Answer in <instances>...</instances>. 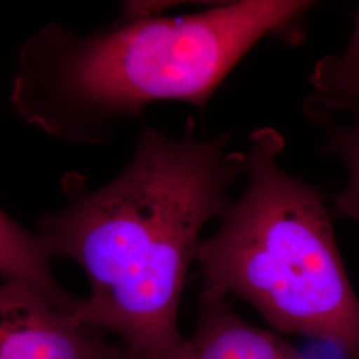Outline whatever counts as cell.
<instances>
[{
  "instance_id": "2",
  "label": "cell",
  "mask_w": 359,
  "mask_h": 359,
  "mask_svg": "<svg viewBox=\"0 0 359 359\" xmlns=\"http://www.w3.org/2000/svg\"><path fill=\"white\" fill-rule=\"evenodd\" d=\"M305 0L216 3L201 13L118 20L77 35L59 25L23 44L11 103L28 124L67 142H105L116 126L157 102L200 112L258 41L305 38Z\"/></svg>"
},
{
  "instance_id": "6",
  "label": "cell",
  "mask_w": 359,
  "mask_h": 359,
  "mask_svg": "<svg viewBox=\"0 0 359 359\" xmlns=\"http://www.w3.org/2000/svg\"><path fill=\"white\" fill-rule=\"evenodd\" d=\"M302 112L323 133L322 151L346 165V187L332 198V215L359 222V97L341 100L313 93L304 102Z\"/></svg>"
},
{
  "instance_id": "3",
  "label": "cell",
  "mask_w": 359,
  "mask_h": 359,
  "mask_svg": "<svg viewBox=\"0 0 359 359\" xmlns=\"http://www.w3.org/2000/svg\"><path fill=\"white\" fill-rule=\"evenodd\" d=\"M277 129L252 132L246 185L203 240L196 262L201 294L248 302L276 330L339 348L359 359V299L321 194L283 169Z\"/></svg>"
},
{
  "instance_id": "5",
  "label": "cell",
  "mask_w": 359,
  "mask_h": 359,
  "mask_svg": "<svg viewBox=\"0 0 359 359\" xmlns=\"http://www.w3.org/2000/svg\"><path fill=\"white\" fill-rule=\"evenodd\" d=\"M289 347L277 334L241 318L226 298L200 294L196 327L172 359H289Z\"/></svg>"
},
{
  "instance_id": "1",
  "label": "cell",
  "mask_w": 359,
  "mask_h": 359,
  "mask_svg": "<svg viewBox=\"0 0 359 359\" xmlns=\"http://www.w3.org/2000/svg\"><path fill=\"white\" fill-rule=\"evenodd\" d=\"M231 139L198 137L193 124L180 137L147 128L116 179L40 219L52 257L87 274L90 295L75 317L115 334L129 359H172L184 338L180 302L201 231L231 208V184L245 173Z\"/></svg>"
},
{
  "instance_id": "8",
  "label": "cell",
  "mask_w": 359,
  "mask_h": 359,
  "mask_svg": "<svg viewBox=\"0 0 359 359\" xmlns=\"http://www.w3.org/2000/svg\"><path fill=\"white\" fill-rule=\"evenodd\" d=\"M316 93L341 100L359 97V7L354 31L346 50L341 55L320 59L310 75Z\"/></svg>"
},
{
  "instance_id": "4",
  "label": "cell",
  "mask_w": 359,
  "mask_h": 359,
  "mask_svg": "<svg viewBox=\"0 0 359 359\" xmlns=\"http://www.w3.org/2000/svg\"><path fill=\"white\" fill-rule=\"evenodd\" d=\"M0 359H129L36 287L0 283Z\"/></svg>"
},
{
  "instance_id": "7",
  "label": "cell",
  "mask_w": 359,
  "mask_h": 359,
  "mask_svg": "<svg viewBox=\"0 0 359 359\" xmlns=\"http://www.w3.org/2000/svg\"><path fill=\"white\" fill-rule=\"evenodd\" d=\"M53 258L40 233L29 231L0 208V278L36 287L56 308L75 314L80 299L69 294L53 276Z\"/></svg>"
}]
</instances>
